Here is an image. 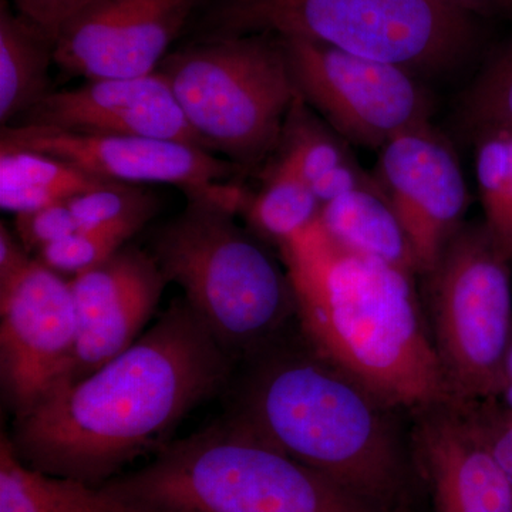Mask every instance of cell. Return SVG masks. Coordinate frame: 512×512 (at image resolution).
Returning a JSON list of instances; mask_svg holds the SVG:
<instances>
[{"label":"cell","instance_id":"obj_1","mask_svg":"<svg viewBox=\"0 0 512 512\" xmlns=\"http://www.w3.org/2000/svg\"><path fill=\"white\" fill-rule=\"evenodd\" d=\"M232 362L190 303L178 299L121 355L16 417L10 440L30 467L107 483L165 446L181 420L225 386Z\"/></svg>","mask_w":512,"mask_h":512},{"label":"cell","instance_id":"obj_2","mask_svg":"<svg viewBox=\"0 0 512 512\" xmlns=\"http://www.w3.org/2000/svg\"><path fill=\"white\" fill-rule=\"evenodd\" d=\"M303 338L387 406L458 400L424 328L412 272L352 254L320 222L281 245Z\"/></svg>","mask_w":512,"mask_h":512},{"label":"cell","instance_id":"obj_3","mask_svg":"<svg viewBox=\"0 0 512 512\" xmlns=\"http://www.w3.org/2000/svg\"><path fill=\"white\" fill-rule=\"evenodd\" d=\"M231 419L376 512L404 493L406 468L384 404L320 356L261 349Z\"/></svg>","mask_w":512,"mask_h":512},{"label":"cell","instance_id":"obj_4","mask_svg":"<svg viewBox=\"0 0 512 512\" xmlns=\"http://www.w3.org/2000/svg\"><path fill=\"white\" fill-rule=\"evenodd\" d=\"M104 484L153 512H376L232 419Z\"/></svg>","mask_w":512,"mask_h":512},{"label":"cell","instance_id":"obj_5","mask_svg":"<svg viewBox=\"0 0 512 512\" xmlns=\"http://www.w3.org/2000/svg\"><path fill=\"white\" fill-rule=\"evenodd\" d=\"M214 198L187 207L158 229L151 254L229 355L265 348L296 315L288 272Z\"/></svg>","mask_w":512,"mask_h":512},{"label":"cell","instance_id":"obj_6","mask_svg":"<svg viewBox=\"0 0 512 512\" xmlns=\"http://www.w3.org/2000/svg\"><path fill=\"white\" fill-rule=\"evenodd\" d=\"M197 40L274 35L396 64L453 67L476 39L474 16L441 0H205Z\"/></svg>","mask_w":512,"mask_h":512},{"label":"cell","instance_id":"obj_7","mask_svg":"<svg viewBox=\"0 0 512 512\" xmlns=\"http://www.w3.org/2000/svg\"><path fill=\"white\" fill-rule=\"evenodd\" d=\"M157 72L211 153L244 171L275 153L298 96L278 36L197 40L165 56Z\"/></svg>","mask_w":512,"mask_h":512},{"label":"cell","instance_id":"obj_8","mask_svg":"<svg viewBox=\"0 0 512 512\" xmlns=\"http://www.w3.org/2000/svg\"><path fill=\"white\" fill-rule=\"evenodd\" d=\"M508 264L484 224H463L429 274L434 345L458 400L488 399L507 389Z\"/></svg>","mask_w":512,"mask_h":512},{"label":"cell","instance_id":"obj_9","mask_svg":"<svg viewBox=\"0 0 512 512\" xmlns=\"http://www.w3.org/2000/svg\"><path fill=\"white\" fill-rule=\"evenodd\" d=\"M279 39L296 92L348 143L379 151L430 124L429 99L410 70L308 40Z\"/></svg>","mask_w":512,"mask_h":512},{"label":"cell","instance_id":"obj_10","mask_svg":"<svg viewBox=\"0 0 512 512\" xmlns=\"http://www.w3.org/2000/svg\"><path fill=\"white\" fill-rule=\"evenodd\" d=\"M6 150L49 154L101 180L174 185L188 198H214L237 212L247 195L242 188L227 183L244 173L239 165L177 141L92 136L9 124L0 130V151Z\"/></svg>","mask_w":512,"mask_h":512},{"label":"cell","instance_id":"obj_11","mask_svg":"<svg viewBox=\"0 0 512 512\" xmlns=\"http://www.w3.org/2000/svg\"><path fill=\"white\" fill-rule=\"evenodd\" d=\"M79 338L70 282L39 259L0 286V376L16 417L66 379Z\"/></svg>","mask_w":512,"mask_h":512},{"label":"cell","instance_id":"obj_12","mask_svg":"<svg viewBox=\"0 0 512 512\" xmlns=\"http://www.w3.org/2000/svg\"><path fill=\"white\" fill-rule=\"evenodd\" d=\"M205 0H93L64 23L55 63L87 80L157 72Z\"/></svg>","mask_w":512,"mask_h":512},{"label":"cell","instance_id":"obj_13","mask_svg":"<svg viewBox=\"0 0 512 512\" xmlns=\"http://www.w3.org/2000/svg\"><path fill=\"white\" fill-rule=\"evenodd\" d=\"M373 175L402 222L417 271L429 275L463 227L468 207L467 184L456 151L426 124L380 148Z\"/></svg>","mask_w":512,"mask_h":512},{"label":"cell","instance_id":"obj_14","mask_svg":"<svg viewBox=\"0 0 512 512\" xmlns=\"http://www.w3.org/2000/svg\"><path fill=\"white\" fill-rule=\"evenodd\" d=\"M69 282L79 338L60 386L90 375L130 348L156 312L168 284L150 251L128 245Z\"/></svg>","mask_w":512,"mask_h":512},{"label":"cell","instance_id":"obj_15","mask_svg":"<svg viewBox=\"0 0 512 512\" xmlns=\"http://www.w3.org/2000/svg\"><path fill=\"white\" fill-rule=\"evenodd\" d=\"M18 124L92 136L177 141L210 151L185 119L160 72L133 79L87 80L74 89L50 92Z\"/></svg>","mask_w":512,"mask_h":512},{"label":"cell","instance_id":"obj_16","mask_svg":"<svg viewBox=\"0 0 512 512\" xmlns=\"http://www.w3.org/2000/svg\"><path fill=\"white\" fill-rule=\"evenodd\" d=\"M458 402L421 410L414 434L437 512H512V480L476 414Z\"/></svg>","mask_w":512,"mask_h":512},{"label":"cell","instance_id":"obj_17","mask_svg":"<svg viewBox=\"0 0 512 512\" xmlns=\"http://www.w3.org/2000/svg\"><path fill=\"white\" fill-rule=\"evenodd\" d=\"M0 512H153L109 485L53 476L28 466L6 434L0 439Z\"/></svg>","mask_w":512,"mask_h":512},{"label":"cell","instance_id":"obj_18","mask_svg":"<svg viewBox=\"0 0 512 512\" xmlns=\"http://www.w3.org/2000/svg\"><path fill=\"white\" fill-rule=\"evenodd\" d=\"M319 222L340 248L419 274L402 222L382 190H356L323 204Z\"/></svg>","mask_w":512,"mask_h":512},{"label":"cell","instance_id":"obj_19","mask_svg":"<svg viewBox=\"0 0 512 512\" xmlns=\"http://www.w3.org/2000/svg\"><path fill=\"white\" fill-rule=\"evenodd\" d=\"M55 40L0 0V123L22 117L52 92Z\"/></svg>","mask_w":512,"mask_h":512},{"label":"cell","instance_id":"obj_20","mask_svg":"<svg viewBox=\"0 0 512 512\" xmlns=\"http://www.w3.org/2000/svg\"><path fill=\"white\" fill-rule=\"evenodd\" d=\"M104 181L49 154L0 151V207L15 215L72 200Z\"/></svg>","mask_w":512,"mask_h":512},{"label":"cell","instance_id":"obj_21","mask_svg":"<svg viewBox=\"0 0 512 512\" xmlns=\"http://www.w3.org/2000/svg\"><path fill=\"white\" fill-rule=\"evenodd\" d=\"M320 204L312 188L278 165L269 164L262 187L245 195L239 212L247 217L256 234L281 247L319 221Z\"/></svg>","mask_w":512,"mask_h":512},{"label":"cell","instance_id":"obj_22","mask_svg":"<svg viewBox=\"0 0 512 512\" xmlns=\"http://www.w3.org/2000/svg\"><path fill=\"white\" fill-rule=\"evenodd\" d=\"M271 164L291 171L309 187L355 163L343 140L301 99L296 96L286 116L281 138Z\"/></svg>","mask_w":512,"mask_h":512},{"label":"cell","instance_id":"obj_23","mask_svg":"<svg viewBox=\"0 0 512 512\" xmlns=\"http://www.w3.org/2000/svg\"><path fill=\"white\" fill-rule=\"evenodd\" d=\"M476 173L485 228L510 262L512 247V130L491 128L476 134Z\"/></svg>","mask_w":512,"mask_h":512},{"label":"cell","instance_id":"obj_24","mask_svg":"<svg viewBox=\"0 0 512 512\" xmlns=\"http://www.w3.org/2000/svg\"><path fill=\"white\" fill-rule=\"evenodd\" d=\"M147 220H127L116 224L77 229L69 237L40 249L39 261L60 275L72 278L106 262L126 247L128 239L140 231Z\"/></svg>","mask_w":512,"mask_h":512},{"label":"cell","instance_id":"obj_25","mask_svg":"<svg viewBox=\"0 0 512 512\" xmlns=\"http://www.w3.org/2000/svg\"><path fill=\"white\" fill-rule=\"evenodd\" d=\"M463 113L474 136L491 128L512 130V40L468 90Z\"/></svg>","mask_w":512,"mask_h":512},{"label":"cell","instance_id":"obj_26","mask_svg":"<svg viewBox=\"0 0 512 512\" xmlns=\"http://www.w3.org/2000/svg\"><path fill=\"white\" fill-rule=\"evenodd\" d=\"M79 229L103 227L127 220L150 221L157 201L141 185L104 181L67 201Z\"/></svg>","mask_w":512,"mask_h":512},{"label":"cell","instance_id":"obj_27","mask_svg":"<svg viewBox=\"0 0 512 512\" xmlns=\"http://www.w3.org/2000/svg\"><path fill=\"white\" fill-rule=\"evenodd\" d=\"M77 229L79 224L67 201L15 215L16 237L29 254L69 237Z\"/></svg>","mask_w":512,"mask_h":512},{"label":"cell","instance_id":"obj_28","mask_svg":"<svg viewBox=\"0 0 512 512\" xmlns=\"http://www.w3.org/2000/svg\"><path fill=\"white\" fill-rule=\"evenodd\" d=\"M90 2L93 0H15V9L56 40L64 23Z\"/></svg>","mask_w":512,"mask_h":512},{"label":"cell","instance_id":"obj_29","mask_svg":"<svg viewBox=\"0 0 512 512\" xmlns=\"http://www.w3.org/2000/svg\"><path fill=\"white\" fill-rule=\"evenodd\" d=\"M474 412V410H473ZM498 463L512 480V416L474 413Z\"/></svg>","mask_w":512,"mask_h":512},{"label":"cell","instance_id":"obj_30","mask_svg":"<svg viewBox=\"0 0 512 512\" xmlns=\"http://www.w3.org/2000/svg\"><path fill=\"white\" fill-rule=\"evenodd\" d=\"M22 242L5 224L0 225V286L16 278L32 262Z\"/></svg>","mask_w":512,"mask_h":512},{"label":"cell","instance_id":"obj_31","mask_svg":"<svg viewBox=\"0 0 512 512\" xmlns=\"http://www.w3.org/2000/svg\"><path fill=\"white\" fill-rule=\"evenodd\" d=\"M447 5L470 13V15H495L510 12L512 0H441Z\"/></svg>","mask_w":512,"mask_h":512},{"label":"cell","instance_id":"obj_32","mask_svg":"<svg viewBox=\"0 0 512 512\" xmlns=\"http://www.w3.org/2000/svg\"><path fill=\"white\" fill-rule=\"evenodd\" d=\"M508 259H510V262L512 261V247L510 249V254H508Z\"/></svg>","mask_w":512,"mask_h":512}]
</instances>
